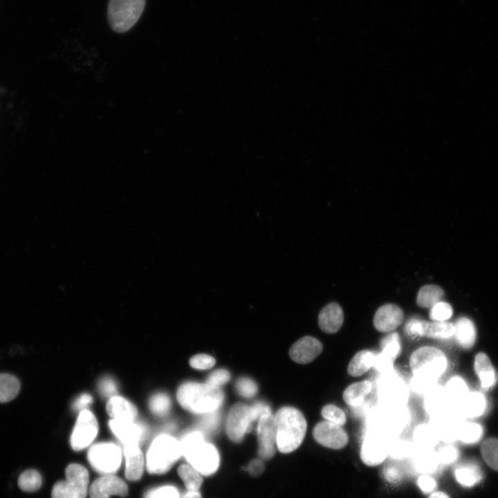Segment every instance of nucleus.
<instances>
[{"label":"nucleus","mask_w":498,"mask_h":498,"mask_svg":"<svg viewBox=\"0 0 498 498\" xmlns=\"http://www.w3.org/2000/svg\"><path fill=\"white\" fill-rule=\"evenodd\" d=\"M436 453L441 465H450L455 462L459 456V450L451 445L441 448Z\"/></svg>","instance_id":"obj_50"},{"label":"nucleus","mask_w":498,"mask_h":498,"mask_svg":"<svg viewBox=\"0 0 498 498\" xmlns=\"http://www.w3.org/2000/svg\"><path fill=\"white\" fill-rule=\"evenodd\" d=\"M93 401L92 397L87 394H84L77 398L73 403L75 409H84Z\"/></svg>","instance_id":"obj_56"},{"label":"nucleus","mask_w":498,"mask_h":498,"mask_svg":"<svg viewBox=\"0 0 498 498\" xmlns=\"http://www.w3.org/2000/svg\"><path fill=\"white\" fill-rule=\"evenodd\" d=\"M42 482L41 475L35 470L24 471L18 479L19 487L25 492H35L39 490Z\"/></svg>","instance_id":"obj_40"},{"label":"nucleus","mask_w":498,"mask_h":498,"mask_svg":"<svg viewBox=\"0 0 498 498\" xmlns=\"http://www.w3.org/2000/svg\"><path fill=\"white\" fill-rule=\"evenodd\" d=\"M344 322V313L341 306L335 302L326 305L318 315V324L324 333L332 334L338 332Z\"/></svg>","instance_id":"obj_22"},{"label":"nucleus","mask_w":498,"mask_h":498,"mask_svg":"<svg viewBox=\"0 0 498 498\" xmlns=\"http://www.w3.org/2000/svg\"><path fill=\"white\" fill-rule=\"evenodd\" d=\"M481 453L487 465L498 471V439L485 440L481 446Z\"/></svg>","instance_id":"obj_39"},{"label":"nucleus","mask_w":498,"mask_h":498,"mask_svg":"<svg viewBox=\"0 0 498 498\" xmlns=\"http://www.w3.org/2000/svg\"><path fill=\"white\" fill-rule=\"evenodd\" d=\"M313 436L318 443L335 450L343 448L349 441L347 433L341 426L326 420L315 425Z\"/></svg>","instance_id":"obj_15"},{"label":"nucleus","mask_w":498,"mask_h":498,"mask_svg":"<svg viewBox=\"0 0 498 498\" xmlns=\"http://www.w3.org/2000/svg\"><path fill=\"white\" fill-rule=\"evenodd\" d=\"M236 387L238 393L245 398L254 396L258 390L257 384L250 378L246 377L239 378L237 380Z\"/></svg>","instance_id":"obj_49"},{"label":"nucleus","mask_w":498,"mask_h":498,"mask_svg":"<svg viewBox=\"0 0 498 498\" xmlns=\"http://www.w3.org/2000/svg\"><path fill=\"white\" fill-rule=\"evenodd\" d=\"M376 354L377 353L368 349L357 352L348 365V374L354 377L363 375L374 367Z\"/></svg>","instance_id":"obj_26"},{"label":"nucleus","mask_w":498,"mask_h":498,"mask_svg":"<svg viewBox=\"0 0 498 498\" xmlns=\"http://www.w3.org/2000/svg\"><path fill=\"white\" fill-rule=\"evenodd\" d=\"M429 498H450L449 496L443 492H435L432 493Z\"/></svg>","instance_id":"obj_60"},{"label":"nucleus","mask_w":498,"mask_h":498,"mask_svg":"<svg viewBox=\"0 0 498 498\" xmlns=\"http://www.w3.org/2000/svg\"><path fill=\"white\" fill-rule=\"evenodd\" d=\"M410 414L405 406L382 407L372 415L367 433L379 435L390 441L406 428Z\"/></svg>","instance_id":"obj_4"},{"label":"nucleus","mask_w":498,"mask_h":498,"mask_svg":"<svg viewBox=\"0 0 498 498\" xmlns=\"http://www.w3.org/2000/svg\"><path fill=\"white\" fill-rule=\"evenodd\" d=\"M179 442L182 454L201 475L208 476L217 470L220 463L219 452L205 441L201 431L187 433Z\"/></svg>","instance_id":"obj_1"},{"label":"nucleus","mask_w":498,"mask_h":498,"mask_svg":"<svg viewBox=\"0 0 498 498\" xmlns=\"http://www.w3.org/2000/svg\"><path fill=\"white\" fill-rule=\"evenodd\" d=\"M181 498H202L199 490H186Z\"/></svg>","instance_id":"obj_59"},{"label":"nucleus","mask_w":498,"mask_h":498,"mask_svg":"<svg viewBox=\"0 0 498 498\" xmlns=\"http://www.w3.org/2000/svg\"><path fill=\"white\" fill-rule=\"evenodd\" d=\"M171 407L169 398L164 394H158L153 396L149 400L151 411L158 416H163L167 413Z\"/></svg>","instance_id":"obj_44"},{"label":"nucleus","mask_w":498,"mask_h":498,"mask_svg":"<svg viewBox=\"0 0 498 498\" xmlns=\"http://www.w3.org/2000/svg\"><path fill=\"white\" fill-rule=\"evenodd\" d=\"M88 460L97 472L103 474H111L120 466L121 450L112 443H96L89 449Z\"/></svg>","instance_id":"obj_9"},{"label":"nucleus","mask_w":498,"mask_h":498,"mask_svg":"<svg viewBox=\"0 0 498 498\" xmlns=\"http://www.w3.org/2000/svg\"><path fill=\"white\" fill-rule=\"evenodd\" d=\"M230 378V374L228 371L219 369L213 371L206 380V382L208 385L219 387L228 382Z\"/></svg>","instance_id":"obj_52"},{"label":"nucleus","mask_w":498,"mask_h":498,"mask_svg":"<svg viewBox=\"0 0 498 498\" xmlns=\"http://www.w3.org/2000/svg\"><path fill=\"white\" fill-rule=\"evenodd\" d=\"M19 390L20 382L15 376L9 374H0V403L12 400Z\"/></svg>","instance_id":"obj_35"},{"label":"nucleus","mask_w":498,"mask_h":498,"mask_svg":"<svg viewBox=\"0 0 498 498\" xmlns=\"http://www.w3.org/2000/svg\"><path fill=\"white\" fill-rule=\"evenodd\" d=\"M452 313L450 304L440 301L431 307L430 318L432 321H446L452 317Z\"/></svg>","instance_id":"obj_46"},{"label":"nucleus","mask_w":498,"mask_h":498,"mask_svg":"<svg viewBox=\"0 0 498 498\" xmlns=\"http://www.w3.org/2000/svg\"><path fill=\"white\" fill-rule=\"evenodd\" d=\"M443 388L449 409L461 415V409L470 393L465 382L461 377L454 376Z\"/></svg>","instance_id":"obj_21"},{"label":"nucleus","mask_w":498,"mask_h":498,"mask_svg":"<svg viewBox=\"0 0 498 498\" xmlns=\"http://www.w3.org/2000/svg\"><path fill=\"white\" fill-rule=\"evenodd\" d=\"M474 370L481 387L488 389L495 382V371L491 362L484 353H479L474 360Z\"/></svg>","instance_id":"obj_29"},{"label":"nucleus","mask_w":498,"mask_h":498,"mask_svg":"<svg viewBox=\"0 0 498 498\" xmlns=\"http://www.w3.org/2000/svg\"><path fill=\"white\" fill-rule=\"evenodd\" d=\"M427 322L416 317H412L406 322L404 331L406 335L412 339L425 336Z\"/></svg>","instance_id":"obj_45"},{"label":"nucleus","mask_w":498,"mask_h":498,"mask_svg":"<svg viewBox=\"0 0 498 498\" xmlns=\"http://www.w3.org/2000/svg\"><path fill=\"white\" fill-rule=\"evenodd\" d=\"M454 475L456 481L466 487L474 486L482 479L480 467L473 462L464 463L456 468Z\"/></svg>","instance_id":"obj_33"},{"label":"nucleus","mask_w":498,"mask_h":498,"mask_svg":"<svg viewBox=\"0 0 498 498\" xmlns=\"http://www.w3.org/2000/svg\"><path fill=\"white\" fill-rule=\"evenodd\" d=\"M323 345L317 338L305 336L295 342L289 350L290 358L300 364L315 360L322 351Z\"/></svg>","instance_id":"obj_19"},{"label":"nucleus","mask_w":498,"mask_h":498,"mask_svg":"<svg viewBox=\"0 0 498 498\" xmlns=\"http://www.w3.org/2000/svg\"><path fill=\"white\" fill-rule=\"evenodd\" d=\"M176 396L184 409L195 414L216 411L224 398L223 392L219 387L194 382L181 385Z\"/></svg>","instance_id":"obj_2"},{"label":"nucleus","mask_w":498,"mask_h":498,"mask_svg":"<svg viewBox=\"0 0 498 498\" xmlns=\"http://www.w3.org/2000/svg\"><path fill=\"white\" fill-rule=\"evenodd\" d=\"M99 390L104 396H113L116 391V385L110 378H104L99 382Z\"/></svg>","instance_id":"obj_54"},{"label":"nucleus","mask_w":498,"mask_h":498,"mask_svg":"<svg viewBox=\"0 0 498 498\" xmlns=\"http://www.w3.org/2000/svg\"><path fill=\"white\" fill-rule=\"evenodd\" d=\"M145 498H180V495L174 486L166 485L150 490Z\"/></svg>","instance_id":"obj_48"},{"label":"nucleus","mask_w":498,"mask_h":498,"mask_svg":"<svg viewBox=\"0 0 498 498\" xmlns=\"http://www.w3.org/2000/svg\"><path fill=\"white\" fill-rule=\"evenodd\" d=\"M372 387V382L369 380L353 383L344 389L342 394L343 399L348 405L358 407L363 403L367 396L369 394Z\"/></svg>","instance_id":"obj_28"},{"label":"nucleus","mask_w":498,"mask_h":498,"mask_svg":"<svg viewBox=\"0 0 498 498\" xmlns=\"http://www.w3.org/2000/svg\"><path fill=\"white\" fill-rule=\"evenodd\" d=\"M182 455L180 442L162 434L151 443L147 454V468L151 474L167 472Z\"/></svg>","instance_id":"obj_5"},{"label":"nucleus","mask_w":498,"mask_h":498,"mask_svg":"<svg viewBox=\"0 0 498 498\" xmlns=\"http://www.w3.org/2000/svg\"><path fill=\"white\" fill-rule=\"evenodd\" d=\"M277 430V448L280 452L290 453L302 443L306 421L297 409L292 407L280 408L275 415Z\"/></svg>","instance_id":"obj_3"},{"label":"nucleus","mask_w":498,"mask_h":498,"mask_svg":"<svg viewBox=\"0 0 498 498\" xmlns=\"http://www.w3.org/2000/svg\"><path fill=\"white\" fill-rule=\"evenodd\" d=\"M65 480L56 483L52 498H86L89 486L87 470L80 464L72 463L65 470Z\"/></svg>","instance_id":"obj_8"},{"label":"nucleus","mask_w":498,"mask_h":498,"mask_svg":"<svg viewBox=\"0 0 498 498\" xmlns=\"http://www.w3.org/2000/svg\"><path fill=\"white\" fill-rule=\"evenodd\" d=\"M381 352L393 359L398 356L401 350L400 341L397 333H391L383 338L380 342Z\"/></svg>","instance_id":"obj_42"},{"label":"nucleus","mask_w":498,"mask_h":498,"mask_svg":"<svg viewBox=\"0 0 498 498\" xmlns=\"http://www.w3.org/2000/svg\"><path fill=\"white\" fill-rule=\"evenodd\" d=\"M409 367L415 376L438 380L445 371L448 361L444 353L439 349L424 346L412 353Z\"/></svg>","instance_id":"obj_6"},{"label":"nucleus","mask_w":498,"mask_h":498,"mask_svg":"<svg viewBox=\"0 0 498 498\" xmlns=\"http://www.w3.org/2000/svg\"><path fill=\"white\" fill-rule=\"evenodd\" d=\"M454 334V324L446 321L427 322L425 337L434 339H448Z\"/></svg>","instance_id":"obj_37"},{"label":"nucleus","mask_w":498,"mask_h":498,"mask_svg":"<svg viewBox=\"0 0 498 498\" xmlns=\"http://www.w3.org/2000/svg\"><path fill=\"white\" fill-rule=\"evenodd\" d=\"M205 414L201 422V428L206 432L214 430L219 423V414L216 411Z\"/></svg>","instance_id":"obj_53"},{"label":"nucleus","mask_w":498,"mask_h":498,"mask_svg":"<svg viewBox=\"0 0 498 498\" xmlns=\"http://www.w3.org/2000/svg\"><path fill=\"white\" fill-rule=\"evenodd\" d=\"M417 485L423 492H430L436 488V482L432 477L424 474L418 477Z\"/></svg>","instance_id":"obj_55"},{"label":"nucleus","mask_w":498,"mask_h":498,"mask_svg":"<svg viewBox=\"0 0 498 498\" xmlns=\"http://www.w3.org/2000/svg\"><path fill=\"white\" fill-rule=\"evenodd\" d=\"M483 435V428L477 423L464 422L459 434V440L465 444L479 441Z\"/></svg>","instance_id":"obj_41"},{"label":"nucleus","mask_w":498,"mask_h":498,"mask_svg":"<svg viewBox=\"0 0 498 498\" xmlns=\"http://www.w3.org/2000/svg\"><path fill=\"white\" fill-rule=\"evenodd\" d=\"M464 422L463 416L448 409L430 417V425L437 434L440 441L452 443L459 440L460 431Z\"/></svg>","instance_id":"obj_12"},{"label":"nucleus","mask_w":498,"mask_h":498,"mask_svg":"<svg viewBox=\"0 0 498 498\" xmlns=\"http://www.w3.org/2000/svg\"><path fill=\"white\" fill-rule=\"evenodd\" d=\"M403 310L394 304H385L379 307L374 317V326L380 332H391L403 322Z\"/></svg>","instance_id":"obj_18"},{"label":"nucleus","mask_w":498,"mask_h":498,"mask_svg":"<svg viewBox=\"0 0 498 498\" xmlns=\"http://www.w3.org/2000/svg\"><path fill=\"white\" fill-rule=\"evenodd\" d=\"M415 445L408 441L393 439L388 443V456L394 459L402 460L413 456L416 451Z\"/></svg>","instance_id":"obj_36"},{"label":"nucleus","mask_w":498,"mask_h":498,"mask_svg":"<svg viewBox=\"0 0 498 498\" xmlns=\"http://www.w3.org/2000/svg\"><path fill=\"white\" fill-rule=\"evenodd\" d=\"M107 412L113 419L133 421L137 416L136 407L121 396H112L107 404Z\"/></svg>","instance_id":"obj_24"},{"label":"nucleus","mask_w":498,"mask_h":498,"mask_svg":"<svg viewBox=\"0 0 498 498\" xmlns=\"http://www.w3.org/2000/svg\"><path fill=\"white\" fill-rule=\"evenodd\" d=\"M322 417L340 426H343L347 421L345 413L338 407L329 404L325 405L321 411Z\"/></svg>","instance_id":"obj_43"},{"label":"nucleus","mask_w":498,"mask_h":498,"mask_svg":"<svg viewBox=\"0 0 498 498\" xmlns=\"http://www.w3.org/2000/svg\"><path fill=\"white\" fill-rule=\"evenodd\" d=\"M125 477L129 481H137L144 470L143 454L136 444L126 445L124 449Z\"/></svg>","instance_id":"obj_23"},{"label":"nucleus","mask_w":498,"mask_h":498,"mask_svg":"<svg viewBox=\"0 0 498 498\" xmlns=\"http://www.w3.org/2000/svg\"><path fill=\"white\" fill-rule=\"evenodd\" d=\"M252 406L238 403L230 409L226 423L228 437L234 442H240L246 433L250 432L252 424L257 421Z\"/></svg>","instance_id":"obj_10"},{"label":"nucleus","mask_w":498,"mask_h":498,"mask_svg":"<svg viewBox=\"0 0 498 498\" xmlns=\"http://www.w3.org/2000/svg\"><path fill=\"white\" fill-rule=\"evenodd\" d=\"M444 295L443 289L434 284L423 286L419 290L416 297V304L422 308H431L440 302Z\"/></svg>","instance_id":"obj_34"},{"label":"nucleus","mask_w":498,"mask_h":498,"mask_svg":"<svg viewBox=\"0 0 498 498\" xmlns=\"http://www.w3.org/2000/svg\"><path fill=\"white\" fill-rule=\"evenodd\" d=\"M486 408V400L483 394L472 391L468 395L461 409L460 414L464 418H474L483 414Z\"/></svg>","instance_id":"obj_31"},{"label":"nucleus","mask_w":498,"mask_h":498,"mask_svg":"<svg viewBox=\"0 0 498 498\" xmlns=\"http://www.w3.org/2000/svg\"><path fill=\"white\" fill-rule=\"evenodd\" d=\"M109 425L113 433L124 445H138L144 436V428L133 421L112 418L109 421Z\"/></svg>","instance_id":"obj_20"},{"label":"nucleus","mask_w":498,"mask_h":498,"mask_svg":"<svg viewBox=\"0 0 498 498\" xmlns=\"http://www.w3.org/2000/svg\"><path fill=\"white\" fill-rule=\"evenodd\" d=\"M98 431L97 420L93 413L82 410L79 414L75 425L71 445L73 450H82L94 440Z\"/></svg>","instance_id":"obj_13"},{"label":"nucleus","mask_w":498,"mask_h":498,"mask_svg":"<svg viewBox=\"0 0 498 498\" xmlns=\"http://www.w3.org/2000/svg\"><path fill=\"white\" fill-rule=\"evenodd\" d=\"M389 441L379 435L367 433L360 449L362 462L369 466L382 463L388 456Z\"/></svg>","instance_id":"obj_16"},{"label":"nucleus","mask_w":498,"mask_h":498,"mask_svg":"<svg viewBox=\"0 0 498 498\" xmlns=\"http://www.w3.org/2000/svg\"><path fill=\"white\" fill-rule=\"evenodd\" d=\"M413 457L415 469L423 474L434 472L441 465L437 453L433 449L416 448Z\"/></svg>","instance_id":"obj_25"},{"label":"nucleus","mask_w":498,"mask_h":498,"mask_svg":"<svg viewBox=\"0 0 498 498\" xmlns=\"http://www.w3.org/2000/svg\"><path fill=\"white\" fill-rule=\"evenodd\" d=\"M414 444L419 449H433L440 441L430 425L421 424L416 427L413 434Z\"/></svg>","instance_id":"obj_32"},{"label":"nucleus","mask_w":498,"mask_h":498,"mask_svg":"<svg viewBox=\"0 0 498 498\" xmlns=\"http://www.w3.org/2000/svg\"><path fill=\"white\" fill-rule=\"evenodd\" d=\"M145 0H109L107 17L111 28L122 33L131 29L140 19Z\"/></svg>","instance_id":"obj_7"},{"label":"nucleus","mask_w":498,"mask_h":498,"mask_svg":"<svg viewBox=\"0 0 498 498\" xmlns=\"http://www.w3.org/2000/svg\"><path fill=\"white\" fill-rule=\"evenodd\" d=\"M178 474L183 481L187 490H199L203 482L201 474L190 464H183L178 469Z\"/></svg>","instance_id":"obj_38"},{"label":"nucleus","mask_w":498,"mask_h":498,"mask_svg":"<svg viewBox=\"0 0 498 498\" xmlns=\"http://www.w3.org/2000/svg\"><path fill=\"white\" fill-rule=\"evenodd\" d=\"M127 494V484L112 474H104L98 478L89 488L90 498H110L112 495L125 497Z\"/></svg>","instance_id":"obj_17"},{"label":"nucleus","mask_w":498,"mask_h":498,"mask_svg":"<svg viewBox=\"0 0 498 498\" xmlns=\"http://www.w3.org/2000/svg\"><path fill=\"white\" fill-rule=\"evenodd\" d=\"M454 326V335L459 344L464 349L472 347L476 340V330L472 322L467 317H461Z\"/></svg>","instance_id":"obj_30"},{"label":"nucleus","mask_w":498,"mask_h":498,"mask_svg":"<svg viewBox=\"0 0 498 498\" xmlns=\"http://www.w3.org/2000/svg\"><path fill=\"white\" fill-rule=\"evenodd\" d=\"M215 362L213 357L202 353L192 357L190 360V365L194 369L203 370L212 367Z\"/></svg>","instance_id":"obj_51"},{"label":"nucleus","mask_w":498,"mask_h":498,"mask_svg":"<svg viewBox=\"0 0 498 498\" xmlns=\"http://www.w3.org/2000/svg\"><path fill=\"white\" fill-rule=\"evenodd\" d=\"M264 468L263 462L259 459H255L249 463L248 470L250 474L257 476L263 472Z\"/></svg>","instance_id":"obj_57"},{"label":"nucleus","mask_w":498,"mask_h":498,"mask_svg":"<svg viewBox=\"0 0 498 498\" xmlns=\"http://www.w3.org/2000/svg\"><path fill=\"white\" fill-rule=\"evenodd\" d=\"M438 380L423 376H415L411 380V387L416 393L425 394L438 385Z\"/></svg>","instance_id":"obj_47"},{"label":"nucleus","mask_w":498,"mask_h":498,"mask_svg":"<svg viewBox=\"0 0 498 498\" xmlns=\"http://www.w3.org/2000/svg\"><path fill=\"white\" fill-rule=\"evenodd\" d=\"M277 423L275 415H264L258 421V454L263 459L273 456L277 448Z\"/></svg>","instance_id":"obj_14"},{"label":"nucleus","mask_w":498,"mask_h":498,"mask_svg":"<svg viewBox=\"0 0 498 498\" xmlns=\"http://www.w3.org/2000/svg\"><path fill=\"white\" fill-rule=\"evenodd\" d=\"M424 407L432 417L449 409L444 388L439 385L425 394Z\"/></svg>","instance_id":"obj_27"},{"label":"nucleus","mask_w":498,"mask_h":498,"mask_svg":"<svg viewBox=\"0 0 498 498\" xmlns=\"http://www.w3.org/2000/svg\"><path fill=\"white\" fill-rule=\"evenodd\" d=\"M379 383L378 398L383 407L405 406L408 390L405 383L398 377L385 376Z\"/></svg>","instance_id":"obj_11"},{"label":"nucleus","mask_w":498,"mask_h":498,"mask_svg":"<svg viewBox=\"0 0 498 498\" xmlns=\"http://www.w3.org/2000/svg\"><path fill=\"white\" fill-rule=\"evenodd\" d=\"M384 475L387 480L390 481H395L399 479L400 473L396 468L391 467L387 468L385 470Z\"/></svg>","instance_id":"obj_58"}]
</instances>
